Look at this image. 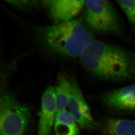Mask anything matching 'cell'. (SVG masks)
I'll return each instance as SVG.
<instances>
[{
    "label": "cell",
    "instance_id": "6da1fadb",
    "mask_svg": "<svg viewBox=\"0 0 135 135\" xmlns=\"http://www.w3.org/2000/svg\"><path fill=\"white\" fill-rule=\"evenodd\" d=\"M79 57L86 69L102 79L118 80L131 77L129 56L118 46L94 40Z\"/></svg>",
    "mask_w": 135,
    "mask_h": 135
},
{
    "label": "cell",
    "instance_id": "7a4b0ae2",
    "mask_svg": "<svg viewBox=\"0 0 135 135\" xmlns=\"http://www.w3.org/2000/svg\"><path fill=\"white\" fill-rule=\"evenodd\" d=\"M38 34L47 47L69 57H80L94 41L92 34L78 19L43 27Z\"/></svg>",
    "mask_w": 135,
    "mask_h": 135
},
{
    "label": "cell",
    "instance_id": "3957f363",
    "mask_svg": "<svg viewBox=\"0 0 135 135\" xmlns=\"http://www.w3.org/2000/svg\"><path fill=\"white\" fill-rule=\"evenodd\" d=\"M31 114L29 107L9 93L0 99V135H24Z\"/></svg>",
    "mask_w": 135,
    "mask_h": 135
},
{
    "label": "cell",
    "instance_id": "277c9868",
    "mask_svg": "<svg viewBox=\"0 0 135 135\" xmlns=\"http://www.w3.org/2000/svg\"><path fill=\"white\" fill-rule=\"evenodd\" d=\"M85 19L87 24L98 33H116L120 24L115 10L107 1H86Z\"/></svg>",
    "mask_w": 135,
    "mask_h": 135
},
{
    "label": "cell",
    "instance_id": "5b68a950",
    "mask_svg": "<svg viewBox=\"0 0 135 135\" xmlns=\"http://www.w3.org/2000/svg\"><path fill=\"white\" fill-rule=\"evenodd\" d=\"M68 107V112L83 129L93 131L98 129L99 124L92 116L90 108L84 99L77 81L70 79V90Z\"/></svg>",
    "mask_w": 135,
    "mask_h": 135
},
{
    "label": "cell",
    "instance_id": "8992f818",
    "mask_svg": "<svg viewBox=\"0 0 135 135\" xmlns=\"http://www.w3.org/2000/svg\"><path fill=\"white\" fill-rule=\"evenodd\" d=\"M84 1L44 0L42 1L51 19L56 24L74 19L85 7Z\"/></svg>",
    "mask_w": 135,
    "mask_h": 135
},
{
    "label": "cell",
    "instance_id": "52a82bcc",
    "mask_svg": "<svg viewBox=\"0 0 135 135\" xmlns=\"http://www.w3.org/2000/svg\"><path fill=\"white\" fill-rule=\"evenodd\" d=\"M57 114L55 87L49 86L44 92L40 110L38 114V125L37 135H51Z\"/></svg>",
    "mask_w": 135,
    "mask_h": 135
},
{
    "label": "cell",
    "instance_id": "ba28073f",
    "mask_svg": "<svg viewBox=\"0 0 135 135\" xmlns=\"http://www.w3.org/2000/svg\"><path fill=\"white\" fill-rule=\"evenodd\" d=\"M102 100L105 106L113 110L122 113L135 112V85L105 93Z\"/></svg>",
    "mask_w": 135,
    "mask_h": 135
},
{
    "label": "cell",
    "instance_id": "9c48e42d",
    "mask_svg": "<svg viewBox=\"0 0 135 135\" xmlns=\"http://www.w3.org/2000/svg\"><path fill=\"white\" fill-rule=\"evenodd\" d=\"M103 135H135V120L109 118L102 126Z\"/></svg>",
    "mask_w": 135,
    "mask_h": 135
},
{
    "label": "cell",
    "instance_id": "30bf717a",
    "mask_svg": "<svg viewBox=\"0 0 135 135\" xmlns=\"http://www.w3.org/2000/svg\"><path fill=\"white\" fill-rule=\"evenodd\" d=\"M80 127L68 111L57 113L54 126L55 135H80Z\"/></svg>",
    "mask_w": 135,
    "mask_h": 135
},
{
    "label": "cell",
    "instance_id": "8fae6325",
    "mask_svg": "<svg viewBox=\"0 0 135 135\" xmlns=\"http://www.w3.org/2000/svg\"><path fill=\"white\" fill-rule=\"evenodd\" d=\"M70 79L66 74L60 73L57 75L55 94L57 113L66 110L68 107L70 90Z\"/></svg>",
    "mask_w": 135,
    "mask_h": 135
},
{
    "label": "cell",
    "instance_id": "7c38bea8",
    "mask_svg": "<svg viewBox=\"0 0 135 135\" xmlns=\"http://www.w3.org/2000/svg\"><path fill=\"white\" fill-rule=\"evenodd\" d=\"M117 3L130 23L135 26V0L118 1Z\"/></svg>",
    "mask_w": 135,
    "mask_h": 135
},
{
    "label": "cell",
    "instance_id": "4fadbf2b",
    "mask_svg": "<svg viewBox=\"0 0 135 135\" xmlns=\"http://www.w3.org/2000/svg\"><path fill=\"white\" fill-rule=\"evenodd\" d=\"M10 4L16 7L21 9H28L33 7L36 5V1H7Z\"/></svg>",
    "mask_w": 135,
    "mask_h": 135
}]
</instances>
